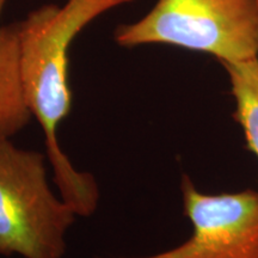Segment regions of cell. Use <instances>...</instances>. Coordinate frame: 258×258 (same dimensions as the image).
Returning a JSON list of instances; mask_svg holds the SVG:
<instances>
[{"label":"cell","instance_id":"6da1fadb","mask_svg":"<svg viewBox=\"0 0 258 258\" xmlns=\"http://www.w3.org/2000/svg\"><path fill=\"white\" fill-rule=\"evenodd\" d=\"M134 0H67L44 5L17 23L21 72L32 114L41 125L46 154L60 196L80 217L96 211L99 190L91 173L77 170L57 140V129L72 110L69 50L77 35L97 17Z\"/></svg>","mask_w":258,"mask_h":258},{"label":"cell","instance_id":"7a4b0ae2","mask_svg":"<svg viewBox=\"0 0 258 258\" xmlns=\"http://www.w3.org/2000/svg\"><path fill=\"white\" fill-rule=\"evenodd\" d=\"M47 154L0 138V256L63 258L76 209L51 191Z\"/></svg>","mask_w":258,"mask_h":258},{"label":"cell","instance_id":"3957f363","mask_svg":"<svg viewBox=\"0 0 258 258\" xmlns=\"http://www.w3.org/2000/svg\"><path fill=\"white\" fill-rule=\"evenodd\" d=\"M118 46L169 44L209 54L220 63L258 57L253 0H157L134 23L115 30Z\"/></svg>","mask_w":258,"mask_h":258},{"label":"cell","instance_id":"277c9868","mask_svg":"<svg viewBox=\"0 0 258 258\" xmlns=\"http://www.w3.org/2000/svg\"><path fill=\"white\" fill-rule=\"evenodd\" d=\"M180 188L188 240L150 256L98 258H258V191L202 192L188 176Z\"/></svg>","mask_w":258,"mask_h":258},{"label":"cell","instance_id":"5b68a950","mask_svg":"<svg viewBox=\"0 0 258 258\" xmlns=\"http://www.w3.org/2000/svg\"><path fill=\"white\" fill-rule=\"evenodd\" d=\"M31 117L22 80L17 24L0 25V138L19 133Z\"/></svg>","mask_w":258,"mask_h":258},{"label":"cell","instance_id":"8992f818","mask_svg":"<svg viewBox=\"0 0 258 258\" xmlns=\"http://www.w3.org/2000/svg\"><path fill=\"white\" fill-rule=\"evenodd\" d=\"M235 103L234 118L244 133L247 147L258 159V57L222 63Z\"/></svg>","mask_w":258,"mask_h":258},{"label":"cell","instance_id":"52a82bcc","mask_svg":"<svg viewBox=\"0 0 258 258\" xmlns=\"http://www.w3.org/2000/svg\"><path fill=\"white\" fill-rule=\"evenodd\" d=\"M6 3H8V0H0V17H2L3 10H4Z\"/></svg>","mask_w":258,"mask_h":258},{"label":"cell","instance_id":"ba28073f","mask_svg":"<svg viewBox=\"0 0 258 258\" xmlns=\"http://www.w3.org/2000/svg\"><path fill=\"white\" fill-rule=\"evenodd\" d=\"M254 8H256V14H257V21H258V0H253Z\"/></svg>","mask_w":258,"mask_h":258}]
</instances>
